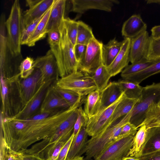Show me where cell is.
<instances>
[{
	"mask_svg": "<svg viewBox=\"0 0 160 160\" xmlns=\"http://www.w3.org/2000/svg\"><path fill=\"white\" fill-rule=\"evenodd\" d=\"M76 108H70L61 110L38 121L28 122L21 120L26 122L25 128L10 137L2 139V143L8 150L22 153L32 144L53 135L61 123Z\"/></svg>",
	"mask_w": 160,
	"mask_h": 160,
	"instance_id": "1",
	"label": "cell"
},
{
	"mask_svg": "<svg viewBox=\"0 0 160 160\" xmlns=\"http://www.w3.org/2000/svg\"><path fill=\"white\" fill-rule=\"evenodd\" d=\"M130 44L131 39L125 38L120 52L111 64L107 68L112 77L121 72L128 65Z\"/></svg>",
	"mask_w": 160,
	"mask_h": 160,
	"instance_id": "18",
	"label": "cell"
},
{
	"mask_svg": "<svg viewBox=\"0 0 160 160\" xmlns=\"http://www.w3.org/2000/svg\"><path fill=\"white\" fill-rule=\"evenodd\" d=\"M34 60L31 57H27L23 59L19 66V76L22 79H25L33 72L34 68L33 67Z\"/></svg>",
	"mask_w": 160,
	"mask_h": 160,
	"instance_id": "37",
	"label": "cell"
},
{
	"mask_svg": "<svg viewBox=\"0 0 160 160\" xmlns=\"http://www.w3.org/2000/svg\"><path fill=\"white\" fill-rule=\"evenodd\" d=\"M72 132V129L70 126L66 123H62L53 135L36 143L21 154L33 156L40 160H44L49 151L60 142L68 140Z\"/></svg>",
	"mask_w": 160,
	"mask_h": 160,
	"instance_id": "6",
	"label": "cell"
},
{
	"mask_svg": "<svg viewBox=\"0 0 160 160\" xmlns=\"http://www.w3.org/2000/svg\"><path fill=\"white\" fill-rule=\"evenodd\" d=\"M160 101V82L143 87L141 97L130 112L129 122L138 128L143 122L147 111L153 102Z\"/></svg>",
	"mask_w": 160,
	"mask_h": 160,
	"instance_id": "5",
	"label": "cell"
},
{
	"mask_svg": "<svg viewBox=\"0 0 160 160\" xmlns=\"http://www.w3.org/2000/svg\"><path fill=\"white\" fill-rule=\"evenodd\" d=\"M151 32V38L154 39L160 38V25L152 27Z\"/></svg>",
	"mask_w": 160,
	"mask_h": 160,
	"instance_id": "48",
	"label": "cell"
},
{
	"mask_svg": "<svg viewBox=\"0 0 160 160\" xmlns=\"http://www.w3.org/2000/svg\"><path fill=\"white\" fill-rule=\"evenodd\" d=\"M56 92L64 100L70 108H77L81 106L85 101L84 97L73 91L53 86Z\"/></svg>",
	"mask_w": 160,
	"mask_h": 160,
	"instance_id": "29",
	"label": "cell"
},
{
	"mask_svg": "<svg viewBox=\"0 0 160 160\" xmlns=\"http://www.w3.org/2000/svg\"><path fill=\"white\" fill-rule=\"evenodd\" d=\"M42 83L41 72L39 68H36L32 73L27 78L21 81L18 79L21 109L34 95Z\"/></svg>",
	"mask_w": 160,
	"mask_h": 160,
	"instance_id": "11",
	"label": "cell"
},
{
	"mask_svg": "<svg viewBox=\"0 0 160 160\" xmlns=\"http://www.w3.org/2000/svg\"><path fill=\"white\" fill-rule=\"evenodd\" d=\"M67 0H55L53 4L46 27L47 34L51 30L59 29L66 18Z\"/></svg>",
	"mask_w": 160,
	"mask_h": 160,
	"instance_id": "20",
	"label": "cell"
},
{
	"mask_svg": "<svg viewBox=\"0 0 160 160\" xmlns=\"http://www.w3.org/2000/svg\"><path fill=\"white\" fill-rule=\"evenodd\" d=\"M72 133L70 137L65 143L61 149L59 155L56 160H66L70 147L74 138Z\"/></svg>",
	"mask_w": 160,
	"mask_h": 160,
	"instance_id": "42",
	"label": "cell"
},
{
	"mask_svg": "<svg viewBox=\"0 0 160 160\" xmlns=\"http://www.w3.org/2000/svg\"><path fill=\"white\" fill-rule=\"evenodd\" d=\"M140 127L135 134L132 146L127 157L139 158L142 156L147 139L148 130L144 125Z\"/></svg>",
	"mask_w": 160,
	"mask_h": 160,
	"instance_id": "24",
	"label": "cell"
},
{
	"mask_svg": "<svg viewBox=\"0 0 160 160\" xmlns=\"http://www.w3.org/2000/svg\"><path fill=\"white\" fill-rule=\"evenodd\" d=\"M118 82L126 97L133 99H139L141 97L143 87L139 84L124 79Z\"/></svg>",
	"mask_w": 160,
	"mask_h": 160,
	"instance_id": "32",
	"label": "cell"
},
{
	"mask_svg": "<svg viewBox=\"0 0 160 160\" xmlns=\"http://www.w3.org/2000/svg\"><path fill=\"white\" fill-rule=\"evenodd\" d=\"M48 41L50 47L58 44L60 42L61 34L59 29L50 31L48 32Z\"/></svg>",
	"mask_w": 160,
	"mask_h": 160,
	"instance_id": "41",
	"label": "cell"
},
{
	"mask_svg": "<svg viewBox=\"0 0 160 160\" xmlns=\"http://www.w3.org/2000/svg\"><path fill=\"white\" fill-rule=\"evenodd\" d=\"M19 154H20V156L22 160H40L33 156Z\"/></svg>",
	"mask_w": 160,
	"mask_h": 160,
	"instance_id": "49",
	"label": "cell"
},
{
	"mask_svg": "<svg viewBox=\"0 0 160 160\" xmlns=\"http://www.w3.org/2000/svg\"><path fill=\"white\" fill-rule=\"evenodd\" d=\"M122 160H140L139 158L132 157H127L124 158Z\"/></svg>",
	"mask_w": 160,
	"mask_h": 160,
	"instance_id": "51",
	"label": "cell"
},
{
	"mask_svg": "<svg viewBox=\"0 0 160 160\" xmlns=\"http://www.w3.org/2000/svg\"><path fill=\"white\" fill-rule=\"evenodd\" d=\"M68 36L70 42L74 46L76 44L78 31V22L67 17L63 20Z\"/></svg>",
	"mask_w": 160,
	"mask_h": 160,
	"instance_id": "36",
	"label": "cell"
},
{
	"mask_svg": "<svg viewBox=\"0 0 160 160\" xmlns=\"http://www.w3.org/2000/svg\"><path fill=\"white\" fill-rule=\"evenodd\" d=\"M53 81L42 83L32 99L12 119L25 120L38 113L48 88L52 85Z\"/></svg>",
	"mask_w": 160,
	"mask_h": 160,
	"instance_id": "12",
	"label": "cell"
},
{
	"mask_svg": "<svg viewBox=\"0 0 160 160\" xmlns=\"http://www.w3.org/2000/svg\"><path fill=\"white\" fill-rule=\"evenodd\" d=\"M103 44L95 37L90 41L87 46L83 58L78 63V70L92 76L102 64V48Z\"/></svg>",
	"mask_w": 160,
	"mask_h": 160,
	"instance_id": "8",
	"label": "cell"
},
{
	"mask_svg": "<svg viewBox=\"0 0 160 160\" xmlns=\"http://www.w3.org/2000/svg\"><path fill=\"white\" fill-rule=\"evenodd\" d=\"M124 96L123 92L119 98L112 104L88 119L86 126L88 135L91 137L96 136L109 126L114 110Z\"/></svg>",
	"mask_w": 160,
	"mask_h": 160,
	"instance_id": "10",
	"label": "cell"
},
{
	"mask_svg": "<svg viewBox=\"0 0 160 160\" xmlns=\"http://www.w3.org/2000/svg\"><path fill=\"white\" fill-rule=\"evenodd\" d=\"M136 134L118 137L105 148L94 160H122L127 157L132 148Z\"/></svg>",
	"mask_w": 160,
	"mask_h": 160,
	"instance_id": "9",
	"label": "cell"
},
{
	"mask_svg": "<svg viewBox=\"0 0 160 160\" xmlns=\"http://www.w3.org/2000/svg\"><path fill=\"white\" fill-rule=\"evenodd\" d=\"M86 126H83L74 137L66 160L72 159L80 156V153L88 141V135Z\"/></svg>",
	"mask_w": 160,
	"mask_h": 160,
	"instance_id": "23",
	"label": "cell"
},
{
	"mask_svg": "<svg viewBox=\"0 0 160 160\" xmlns=\"http://www.w3.org/2000/svg\"><path fill=\"white\" fill-rule=\"evenodd\" d=\"M33 67L40 70L43 83L53 81L59 76L57 62L50 49L45 55L34 60Z\"/></svg>",
	"mask_w": 160,
	"mask_h": 160,
	"instance_id": "13",
	"label": "cell"
},
{
	"mask_svg": "<svg viewBox=\"0 0 160 160\" xmlns=\"http://www.w3.org/2000/svg\"><path fill=\"white\" fill-rule=\"evenodd\" d=\"M0 160H4V157L3 154L0 153Z\"/></svg>",
	"mask_w": 160,
	"mask_h": 160,
	"instance_id": "53",
	"label": "cell"
},
{
	"mask_svg": "<svg viewBox=\"0 0 160 160\" xmlns=\"http://www.w3.org/2000/svg\"><path fill=\"white\" fill-rule=\"evenodd\" d=\"M0 84L1 88V98L2 101V112L3 110L5 99L6 96L8 92V87L6 79L3 76L1 75Z\"/></svg>",
	"mask_w": 160,
	"mask_h": 160,
	"instance_id": "45",
	"label": "cell"
},
{
	"mask_svg": "<svg viewBox=\"0 0 160 160\" xmlns=\"http://www.w3.org/2000/svg\"><path fill=\"white\" fill-rule=\"evenodd\" d=\"M138 99L129 98L125 95L114 110L109 126L131 112Z\"/></svg>",
	"mask_w": 160,
	"mask_h": 160,
	"instance_id": "26",
	"label": "cell"
},
{
	"mask_svg": "<svg viewBox=\"0 0 160 160\" xmlns=\"http://www.w3.org/2000/svg\"><path fill=\"white\" fill-rule=\"evenodd\" d=\"M146 1L148 4L153 3L160 4V0H147Z\"/></svg>",
	"mask_w": 160,
	"mask_h": 160,
	"instance_id": "50",
	"label": "cell"
},
{
	"mask_svg": "<svg viewBox=\"0 0 160 160\" xmlns=\"http://www.w3.org/2000/svg\"><path fill=\"white\" fill-rule=\"evenodd\" d=\"M159 73H160V59L143 70L123 79L139 84L148 77Z\"/></svg>",
	"mask_w": 160,
	"mask_h": 160,
	"instance_id": "30",
	"label": "cell"
},
{
	"mask_svg": "<svg viewBox=\"0 0 160 160\" xmlns=\"http://www.w3.org/2000/svg\"><path fill=\"white\" fill-rule=\"evenodd\" d=\"M87 48V46L76 44L74 46V52L76 59L79 63L83 58Z\"/></svg>",
	"mask_w": 160,
	"mask_h": 160,
	"instance_id": "46",
	"label": "cell"
},
{
	"mask_svg": "<svg viewBox=\"0 0 160 160\" xmlns=\"http://www.w3.org/2000/svg\"><path fill=\"white\" fill-rule=\"evenodd\" d=\"M58 87L76 92L83 97L96 89V87L91 76L78 71L58 80Z\"/></svg>",
	"mask_w": 160,
	"mask_h": 160,
	"instance_id": "7",
	"label": "cell"
},
{
	"mask_svg": "<svg viewBox=\"0 0 160 160\" xmlns=\"http://www.w3.org/2000/svg\"><path fill=\"white\" fill-rule=\"evenodd\" d=\"M160 59V38L154 39L150 37L147 56L149 60L157 61Z\"/></svg>",
	"mask_w": 160,
	"mask_h": 160,
	"instance_id": "38",
	"label": "cell"
},
{
	"mask_svg": "<svg viewBox=\"0 0 160 160\" xmlns=\"http://www.w3.org/2000/svg\"><path fill=\"white\" fill-rule=\"evenodd\" d=\"M124 40L118 42L116 38L111 40L107 44H103L102 48V64L108 68L113 62L120 52Z\"/></svg>",
	"mask_w": 160,
	"mask_h": 160,
	"instance_id": "22",
	"label": "cell"
},
{
	"mask_svg": "<svg viewBox=\"0 0 160 160\" xmlns=\"http://www.w3.org/2000/svg\"><path fill=\"white\" fill-rule=\"evenodd\" d=\"M137 129L136 127L128 122L122 127L120 134L119 137H124L136 134Z\"/></svg>",
	"mask_w": 160,
	"mask_h": 160,
	"instance_id": "43",
	"label": "cell"
},
{
	"mask_svg": "<svg viewBox=\"0 0 160 160\" xmlns=\"http://www.w3.org/2000/svg\"><path fill=\"white\" fill-rule=\"evenodd\" d=\"M130 113L110 124L97 135L88 140L80 153V156L84 153V160H92L95 158L119 136L123 126L129 121Z\"/></svg>",
	"mask_w": 160,
	"mask_h": 160,
	"instance_id": "2",
	"label": "cell"
},
{
	"mask_svg": "<svg viewBox=\"0 0 160 160\" xmlns=\"http://www.w3.org/2000/svg\"><path fill=\"white\" fill-rule=\"evenodd\" d=\"M59 29L61 34L59 43L50 47L57 62L59 76L62 78L78 71V62L75 58L74 46L68 38L63 21Z\"/></svg>",
	"mask_w": 160,
	"mask_h": 160,
	"instance_id": "3",
	"label": "cell"
},
{
	"mask_svg": "<svg viewBox=\"0 0 160 160\" xmlns=\"http://www.w3.org/2000/svg\"><path fill=\"white\" fill-rule=\"evenodd\" d=\"M55 0H27L26 5L29 8L22 16L25 27L42 16L53 5Z\"/></svg>",
	"mask_w": 160,
	"mask_h": 160,
	"instance_id": "14",
	"label": "cell"
},
{
	"mask_svg": "<svg viewBox=\"0 0 160 160\" xmlns=\"http://www.w3.org/2000/svg\"><path fill=\"white\" fill-rule=\"evenodd\" d=\"M142 125H145L147 129L160 128V101L153 102L149 106L140 127Z\"/></svg>",
	"mask_w": 160,
	"mask_h": 160,
	"instance_id": "27",
	"label": "cell"
},
{
	"mask_svg": "<svg viewBox=\"0 0 160 160\" xmlns=\"http://www.w3.org/2000/svg\"><path fill=\"white\" fill-rule=\"evenodd\" d=\"M69 2L71 5L69 11L80 14L92 9L110 12L114 4L119 3L118 1L115 0H71Z\"/></svg>",
	"mask_w": 160,
	"mask_h": 160,
	"instance_id": "15",
	"label": "cell"
},
{
	"mask_svg": "<svg viewBox=\"0 0 160 160\" xmlns=\"http://www.w3.org/2000/svg\"><path fill=\"white\" fill-rule=\"evenodd\" d=\"M53 5L46 12L38 24L34 32L26 44L28 46H34L37 42L46 37L47 34V25Z\"/></svg>",
	"mask_w": 160,
	"mask_h": 160,
	"instance_id": "28",
	"label": "cell"
},
{
	"mask_svg": "<svg viewBox=\"0 0 160 160\" xmlns=\"http://www.w3.org/2000/svg\"><path fill=\"white\" fill-rule=\"evenodd\" d=\"M100 92L96 89L89 94L85 99L84 110L88 118L96 115L100 105Z\"/></svg>",
	"mask_w": 160,
	"mask_h": 160,
	"instance_id": "31",
	"label": "cell"
},
{
	"mask_svg": "<svg viewBox=\"0 0 160 160\" xmlns=\"http://www.w3.org/2000/svg\"><path fill=\"white\" fill-rule=\"evenodd\" d=\"M70 108L68 103L56 92L52 85L47 89L39 112L66 110Z\"/></svg>",
	"mask_w": 160,
	"mask_h": 160,
	"instance_id": "17",
	"label": "cell"
},
{
	"mask_svg": "<svg viewBox=\"0 0 160 160\" xmlns=\"http://www.w3.org/2000/svg\"><path fill=\"white\" fill-rule=\"evenodd\" d=\"M91 76L96 87V89L100 92L108 85L112 77L107 68L102 64L96 69Z\"/></svg>",
	"mask_w": 160,
	"mask_h": 160,
	"instance_id": "33",
	"label": "cell"
},
{
	"mask_svg": "<svg viewBox=\"0 0 160 160\" xmlns=\"http://www.w3.org/2000/svg\"><path fill=\"white\" fill-rule=\"evenodd\" d=\"M147 24L139 14L130 17L124 23L122 29V36L125 38L132 39L146 31Z\"/></svg>",
	"mask_w": 160,
	"mask_h": 160,
	"instance_id": "21",
	"label": "cell"
},
{
	"mask_svg": "<svg viewBox=\"0 0 160 160\" xmlns=\"http://www.w3.org/2000/svg\"><path fill=\"white\" fill-rule=\"evenodd\" d=\"M140 160H160V151L142 156Z\"/></svg>",
	"mask_w": 160,
	"mask_h": 160,
	"instance_id": "47",
	"label": "cell"
},
{
	"mask_svg": "<svg viewBox=\"0 0 160 160\" xmlns=\"http://www.w3.org/2000/svg\"><path fill=\"white\" fill-rule=\"evenodd\" d=\"M147 130V139L142 156L160 151V128H152Z\"/></svg>",
	"mask_w": 160,
	"mask_h": 160,
	"instance_id": "25",
	"label": "cell"
},
{
	"mask_svg": "<svg viewBox=\"0 0 160 160\" xmlns=\"http://www.w3.org/2000/svg\"><path fill=\"white\" fill-rule=\"evenodd\" d=\"M8 46L12 54H21V39L24 26L22 15L18 0L14 2L9 16L5 22Z\"/></svg>",
	"mask_w": 160,
	"mask_h": 160,
	"instance_id": "4",
	"label": "cell"
},
{
	"mask_svg": "<svg viewBox=\"0 0 160 160\" xmlns=\"http://www.w3.org/2000/svg\"><path fill=\"white\" fill-rule=\"evenodd\" d=\"M0 150V152L4 155V160H20L19 153L7 150L2 144H1Z\"/></svg>",
	"mask_w": 160,
	"mask_h": 160,
	"instance_id": "44",
	"label": "cell"
},
{
	"mask_svg": "<svg viewBox=\"0 0 160 160\" xmlns=\"http://www.w3.org/2000/svg\"><path fill=\"white\" fill-rule=\"evenodd\" d=\"M157 61L145 59L131 63L128 65L122 71L121 76L124 79L143 70L154 63Z\"/></svg>",
	"mask_w": 160,
	"mask_h": 160,
	"instance_id": "34",
	"label": "cell"
},
{
	"mask_svg": "<svg viewBox=\"0 0 160 160\" xmlns=\"http://www.w3.org/2000/svg\"><path fill=\"white\" fill-rule=\"evenodd\" d=\"M44 14L23 29L21 39V45H26L34 32L38 24Z\"/></svg>",
	"mask_w": 160,
	"mask_h": 160,
	"instance_id": "39",
	"label": "cell"
},
{
	"mask_svg": "<svg viewBox=\"0 0 160 160\" xmlns=\"http://www.w3.org/2000/svg\"><path fill=\"white\" fill-rule=\"evenodd\" d=\"M150 40V36L147 31L131 39L129 59L131 63L147 59Z\"/></svg>",
	"mask_w": 160,
	"mask_h": 160,
	"instance_id": "16",
	"label": "cell"
},
{
	"mask_svg": "<svg viewBox=\"0 0 160 160\" xmlns=\"http://www.w3.org/2000/svg\"><path fill=\"white\" fill-rule=\"evenodd\" d=\"M79 110L78 115L75 123L72 133L74 137L78 133L83 126H87L89 119L82 107H79Z\"/></svg>",
	"mask_w": 160,
	"mask_h": 160,
	"instance_id": "40",
	"label": "cell"
},
{
	"mask_svg": "<svg viewBox=\"0 0 160 160\" xmlns=\"http://www.w3.org/2000/svg\"><path fill=\"white\" fill-rule=\"evenodd\" d=\"M20 160H22V159H21V157H20Z\"/></svg>",
	"mask_w": 160,
	"mask_h": 160,
	"instance_id": "54",
	"label": "cell"
},
{
	"mask_svg": "<svg viewBox=\"0 0 160 160\" xmlns=\"http://www.w3.org/2000/svg\"><path fill=\"white\" fill-rule=\"evenodd\" d=\"M123 92L118 82H110L108 83L100 92V105L96 114L115 102Z\"/></svg>",
	"mask_w": 160,
	"mask_h": 160,
	"instance_id": "19",
	"label": "cell"
},
{
	"mask_svg": "<svg viewBox=\"0 0 160 160\" xmlns=\"http://www.w3.org/2000/svg\"><path fill=\"white\" fill-rule=\"evenodd\" d=\"M78 31L76 44L87 46L95 37L92 29L87 24L80 21H78Z\"/></svg>",
	"mask_w": 160,
	"mask_h": 160,
	"instance_id": "35",
	"label": "cell"
},
{
	"mask_svg": "<svg viewBox=\"0 0 160 160\" xmlns=\"http://www.w3.org/2000/svg\"><path fill=\"white\" fill-rule=\"evenodd\" d=\"M72 160H84V158L83 157H77Z\"/></svg>",
	"mask_w": 160,
	"mask_h": 160,
	"instance_id": "52",
	"label": "cell"
}]
</instances>
